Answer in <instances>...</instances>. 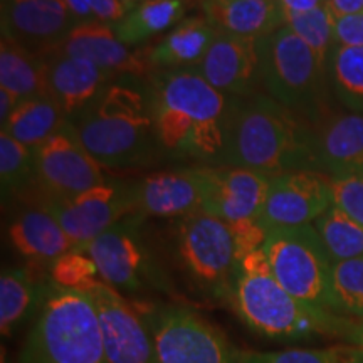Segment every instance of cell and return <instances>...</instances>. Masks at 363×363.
<instances>
[{
    "label": "cell",
    "instance_id": "4fadbf2b",
    "mask_svg": "<svg viewBox=\"0 0 363 363\" xmlns=\"http://www.w3.org/2000/svg\"><path fill=\"white\" fill-rule=\"evenodd\" d=\"M333 206L331 177L320 170H294L272 177L259 222L267 230L313 224Z\"/></svg>",
    "mask_w": 363,
    "mask_h": 363
},
{
    "label": "cell",
    "instance_id": "7402d4cb",
    "mask_svg": "<svg viewBox=\"0 0 363 363\" xmlns=\"http://www.w3.org/2000/svg\"><path fill=\"white\" fill-rule=\"evenodd\" d=\"M202 16L217 33L256 39L284 26L278 0H202Z\"/></svg>",
    "mask_w": 363,
    "mask_h": 363
},
{
    "label": "cell",
    "instance_id": "f35d334b",
    "mask_svg": "<svg viewBox=\"0 0 363 363\" xmlns=\"http://www.w3.org/2000/svg\"><path fill=\"white\" fill-rule=\"evenodd\" d=\"M89 2L94 19L108 26L116 24L118 21L123 19L126 11H128L121 0H89Z\"/></svg>",
    "mask_w": 363,
    "mask_h": 363
},
{
    "label": "cell",
    "instance_id": "cb8c5ba5",
    "mask_svg": "<svg viewBox=\"0 0 363 363\" xmlns=\"http://www.w3.org/2000/svg\"><path fill=\"white\" fill-rule=\"evenodd\" d=\"M216 35L217 30L203 16L187 17L150 48V65L153 72L197 67Z\"/></svg>",
    "mask_w": 363,
    "mask_h": 363
},
{
    "label": "cell",
    "instance_id": "60d3db41",
    "mask_svg": "<svg viewBox=\"0 0 363 363\" xmlns=\"http://www.w3.org/2000/svg\"><path fill=\"white\" fill-rule=\"evenodd\" d=\"M65 4L69 9L71 16L74 17V21L81 24V22H94V13L91 9L89 0H65Z\"/></svg>",
    "mask_w": 363,
    "mask_h": 363
},
{
    "label": "cell",
    "instance_id": "b9f144b4",
    "mask_svg": "<svg viewBox=\"0 0 363 363\" xmlns=\"http://www.w3.org/2000/svg\"><path fill=\"white\" fill-rule=\"evenodd\" d=\"M328 6L335 17L363 13V0H328Z\"/></svg>",
    "mask_w": 363,
    "mask_h": 363
},
{
    "label": "cell",
    "instance_id": "836d02e7",
    "mask_svg": "<svg viewBox=\"0 0 363 363\" xmlns=\"http://www.w3.org/2000/svg\"><path fill=\"white\" fill-rule=\"evenodd\" d=\"M49 276L54 284L66 289L88 293L94 284L99 283V272L94 261L88 254L72 249L51 262Z\"/></svg>",
    "mask_w": 363,
    "mask_h": 363
},
{
    "label": "cell",
    "instance_id": "9a60e30c",
    "mask_svg": "<svg viewBox=\"0 0 363 363\" xmlns=\"http://www.w3.org/2000/svg\"><path fill=\"white\" fill-rule=\"evenodd\" d=\"M76 24L65 0H2V38L34 56L59 51Z\"/></svg>",
    "mask_w": 363,
    "mask_h": 363
},
{
    "label": "cell",
    "instance_id": "e0dca14e",
    "mask_svg": "<svg viewBox=\"0 0 363 363\" xmlns=\"http://www.w3.org/2000/svg\"><path fill=\"white\" fill-rule=\"evenodd\" d=\"M272 177L240 167H207L202 212L227 224L259 219Z\"/></svg>",
    "mask_w": 363,
    "mask_h": 363
},
{
    "label": "cell",
    "instance_id": "ffe728a7",
    "mask_svg": "<svg viewBox=\"0 0 363 363\" xmlns=\"http://www.w3.org/2000/svg\"><path fill=\"white\" fill-rule=\"evenodd\" d=\"M48 62V94L61 108L67 120H74L101 91L111 83V76L88 59L52 52Z\"/></svg>",
    "mask_w": 363,
    "mask_h": 363
},
{
    "label": "cell",
    "instance_id": "3957f363",
    "mask_svg": "<svg viewBox=\"0 0 363 363\" xmlns=\"http://www.w3.org/2000/svg\"><path fill=\"white\" fill-rule=\"evenodd\" d=\"M242 323L254 333L274 342H301L320 335H345L350 318L316 311L291 296L272 274L264 249L239 261L227 299Z\"/></svg>",
    "mask_w": 363,
    "mask_h": 363
},
{
    "label": "cell",
    "instance_id": "44dd1931",
    "mask_svg": "<svg viewBox=\"0 0 363 363\" xmlns=\"http://www.w3.org/2000/svg\"><path fill=\"white\" fill-rule=\"evenodd\" d=\"M313 153L315 170L330 177L363 175V116H326L313 126Z\"/></svg>",
    "mask_w": 363,
    "mask_h": 363
},
{
    "label": "cell",
    "instance_id": "52a82bcc",
    "mask_svg": "<svg viewBox=\"0 0 363 363\" xmlns=\"http://www.w3.org/2000/svg\"><path fill=\"white\" fill-rule=\"evenodd\" d=\"M175 256L194 293L229 299L239 261L227 222L202 211L182 217L175 229Z\"/></svg>",
    "mask_w": 363,
    "mask_h": 363
},
{
    "label": "cell",
    "instance_id": "d590c367",
    "mask_svg": "<svg viewBox=\"0 0 363 363\" xmlns=\"http://www.w3.org/2000/svg\"><path fill=\"white\" fill-rule=\"evenodd\" d=\"M333 206L363 225V175L331 177Z\"/></svg>",
    "mask_w": 363,
    "mask_h": 363
},
{
    "label": "cell",
    "instance_id": "5b68a950",
    "mask_svg": "<svg viewBox=\"0 0 363 363\" xmlns=\"http://www.w3.org/2000/svg\"><path fill=\"white\" fill-rule=\"evenodd\" d=\"M19 363H108L89 293L61 288L51 281Z\"/></svg>",
    "mask_w": 363,
    "mask_h": 363
},
{
    "label": "cell",
    "instance_id": "d6986e66",
    "mask_svg": "<svg viewBox=\"0 0 363 363\" xmlns=\"http://www.w3.org/2000/svg\"><path fill=\"white\" fill-rule=\"evenodd\" d=\"M195 69L208 84L227 96H252L261 84L257 40L217 33L214 43Z\"/></svg>",
    "mask_w": 363,
    "mask_h": 363
},
{
    "label": "cell",
    "instance_id": "7dc6e473",
    "mask_svg": "<svg viewBox=\"0 0 363 363\" xmlns=\"http://www.w3.org/2000/svg\"><path fill=\"white\" fill-rule=\"evenodd\" d=\"M201 2H202V0H201Z\"/></svg>",
    "mask_w": 363,
    "mask_h": 363
},
{
    "label": "cell",
    "instance_id": "5bb4252c",
    "mask_svg": "<svg viewBox=\"0 0 363 363\" xmlns=\"http://www.w3.org/2000/svg\"><path fill=\"white\" fill-rule=\"evenodd\" d=\"M88 293L98 313L108 363H157L155 348L142 313L103 281Z\"/></svg>",
    "mask_w": 363,
    "mask_h": 363
},
{
    "label": "cell",
    "instance_id": "484cf974",
    "mask_svg": "<svg viewBox=\"0 0 363 363\" xmlns=\"http://www.w3.org/2000/svg\"><path fill=\"white\" fill-rule=\"evenodd\" d=\"M187 9L189 0H138L111 27L121 43L138 48L157 35L170 33L185 19Z\"/></svg>",
    "mask_w": 363,
    "mask_h": 363
},
{
    "label": "cell",
    "instance_id": "4dcf8cb0",
    "mask_svg": "<svg viewBox=\"0 0 363 363\" xmlns=\"http://www.w3.org/2000/svg\"><path fill=\"white\" fill-rule=\"evenodd\" d=\"M284 26L289 27L308 48L328 67L330 54L337 48L335 40V13L328 2L315 11L284 16Z\"/></svg>",
    "mask_w": 363,
    "mask_h": 363
},
{
    "label": "cell",
    "instance_id": "9c48e42d",
    "mask_svg": "<svg viewBox=\"0 0 363 363\" xmlns=\"http://www.w3.org/2000/svg\"><path fill=\"white\" fill-rule=\"evenodd\" d=\"M157 363H239L222 331L194 310L160 306L145 316Z\"/></svg>",
    "mask_w": 363,
    "mask_h": 363
},
{
    "label": "cell",
    "instance_id": "8992f818",
    "mask_svg": "<svg viewBox=\"0 0 363 363\" xmlns=\"http://www.w3.org/2000/svg\"><path fill=\"white\" fill-rule=\"evenodd\" d=\"M261 86L272 99L315 126L328 116V67L289 27L257 40Z\"/></svg>",
    "mask_w": 363,
    "mask_h": 363
},
{
    "label": "cell",
    "instance_id": "7bdbcfd3",
    "mask_svg": "<svg viewBox=\"0 0 363 363\" xmlns=\"http://www.w3.org/2000/svg\"><path fill=\"white\" fill-rule=\"evenodd\" d=\"M21 101L16 94H12L11 91L0 88V123L2 126L7 123L9 118L12 116V113L17 110Z\"/></svg>",
    "mask_w": 363,
    "mask_h": 363
},
{
    "label": "cell",
    "instance_id": "8d00e7d4",
    "mask_svg": "<svg viewBox=\"0 0 363 363\" xmlns=\"http://www.w3.org/2000/svg\"><path fill=\"white\" fill-rule=\"evenodd\" d=\"M229 225L234 235L238 261L242 259V257H246L247 254L264 247L269 230L261 224L259 219L235 222V224H229Z\"/></svg>",
    "mask_w": 363,
    "mask_h": 363
},
{
    "label": "cell",
    "instance_id": "1f68e13d",
    "mask_svg": "<svg viewBox=\"0 0 363 363\" xmlns=\"http://www.w3.org/2000/svg\"><path fill=\"white\" fill-rule=\"evenodd\" d=\"M331 291L335 315L363 321V257L333 262Z\"/></svg>",
    "mask_w": 363,
    "mask_h": 363
},
{
    "label": "cell",
    "instance_id": "603a6c76",
    "mask_svg": "<svg viewBox=\"0 0 363 363\" xmlns=\"http://www.w3.org/2000/svg\"><path fill=\"white\" fill-rule=\"evenodd\" d=\"M9 239L21 256L34 261L52 262L76 249L61 224L45 207H33L13 217Z\"/></svg>",
    "mask_w": 363,
    "mask_h": 363
},
{
    "label": "cell",
    "instance_id": "f1b7e54d",
    "mask_svg": "<svg viewBox=\"0 0 363 363\" xmlns=\"http://www.w3.org/2000/svg\"><path fill=\"white\" fill-rule=\"evenodd\" d=\"M328 79L338 101L363 116V48L337 45L328 59Z\"/></svg>",
    "mask_w": 363,
    "mask_h": 363
},
{
    "label": "cell",
    "instance_id": "ab89813d",
    "mask_svg": "<svg viewBox=\"0 0 363 363\" xmlns=\"http://www.w3.org/2000/svg\"><path fill=\"white\" fill-rule=\"evenodd\" d=\"M328 0H278L281 11L284 16H291V13H305L315 9L325 6Z\"/></svg>",
    "mask_w": 363,
    "mask_h": 363
},
{
    "label": "cell",
    "instance_id": "f6af8a7d",
    "mask_svg": "<svg viewBox=\"0 0 363 363\" xmlns=\"http://www.w3.org/2000/svg\"><path fill=\"white\" fill-rule=\"evenodd\" d=\"M342 363H363V348L353 347L343 350Z\"/></svg>",
    "mask_w": 363,
    "mask_h": 363
},
{
    "label": "cell",
    "instance_id": "7c38bea8",
    "mask_svg": "<svg viewBox=\"0 0 363 363\" xmlns=\"http://www.w3.org/2000/svg\"><path fill=\"white\" fill-rule=\"evenodd\" d=\"M43 207L56 217L76 249H81L133 212L131 184L104 182L74 197H49Z\"/></svg>",
    "mask_w": 363,
    "mask_h": 363
},
{
    "label": "cell",
    "instance_id": "ba28073f",
    "mask_svg": "<svg viewBox=\"0 0 363 363\" xmlns=\"http://www.w3.org/2000/svg\"><path fill=\"white\" fill-rule=\"evenodd\" d=\"M262 249L272 274L286 291L313 310L333 313V261L315 225L272 229Z\"/></svg>",
    "mask_w": 363,
    "mask_h": 363
},
{
    "label": "cell",
    "instance_id": "bcb514c9",
    "mask_svg": "<svg viewBox=\"0 0 363 363\" xmlns=\"http://www.w3.org/2000/svg\"><path fill=\"white\" fill-rule=\"evenodd\" d=\"M121 2H123V4H125V6H126V9H130L131 6H135V4H136V2H138V0H121Z\"/></svg>",
    "mask_w": 363,
    "mask_h": 363
},
{
    "label": "cell",
    "instance_id": "4316f807",
    "mask_svg": "<svg viewBox=\"0 0 363 363\" xmlns=\"http://www.w3.org/2000/svg\"><path fill=\"white\" fill-rule=\"evenodd\" d=\"M0 88L11 91L19 101L48 94V62L11 39L0 44Z\"/></svg>",
    "mask_w": 363,
    "mask_h": 363
},
{
    "label": "cell",
    "instance_id": "d6a6232c",
    "mask_svg": "<svg viewBox=\"0 0 363 363\" xmlns=\"http://www.w3.org/2000/svg\"><path fill=\"white\" fill-rule=\"evenodd\" d=\"M34 177V150L2 131L0 133V182H2L4 197L21 192Z\"/></svg>",
    "mask_w": 363,
    "mask_h": 363
},
{
    "label": "cell",
    "instance_id": "e575fe53",
    "mask_svg": "<svg viewBox=\"0 0 363 363\" xmlns=\"http://www.w3.org/2000/svg\"><path fill=\"white\" fill-rule=\"evenodd\" d=\"M342 350L337 348H289L279 352L238 350L239 363H342Z\"/></svg>",
    "mask_w": 363,
    "mask_h": 363
},
{
    "label": "cell",
    "instance_id": "6da1fadb",
    "mask_svg": "<svg viewBox=\"0 0 363 363\" xmlns=\"http://www.w3.org/2000/svg\"><path fill=\"white\" fill-rule=\"evenodd\" d=\"M147 91L163 150L222 165L233 96L208 84L195 67L155 71Z\"/></svg>",
    "mask_w": 363,
    "mask_h": 363
},
{
    "label": "cell",
    "instance_id": "83f0119b",
    "mask_svg": "<svg viewBox=\"0 0 363 363\" xmlns=\"http://www.w3.org/2000/svg\"><path fill=\"white\" fill-rule=\"evenodd\" d=\"M67 118L57 103L49 96H35L21 101L2 131L29 148H39L44 142L65 126Z\"/></svg>",
    "mask_w": 363,
    "mask_h": 363
},
{
    "label": "cell",
    "instance_id": "8fae6325",
    "mask_svg": "<svg viewBox=\"0 0 363 363\" xmlns=\"http://www.w3.org/2000/svg\"><path fill=\"white\" fill-rule=\"evenodd\" d=\"M34 155L35 179L48 199L74 197L104 184L103 165L86 150L69 120Z\"/></svg>",
    "mask_w": 363,
    "mask_h": 363
},
{
    "label": "cell",
    "instance_id": "ac0fdd59",
    "mask_svg": "<svg viewBox=\"0 0 363 363\" xmlns=\"http://www.w3.org/2000/svg\"><path fill=\"white\" fill-rule=\"evenodd\" d=\"M59 52L72 57H83L108 72L111 78L152 76L150 48L131 49L116 38L111 26L103 22H81L72 27Z\"/></svg>",
    "mask_w": 363,
    "mask_h": 363
},
{
    "label": "cell",
    "instance_id": "30bf717a",
    "mask_svg": "<svg viewBox=\"0 0 363 363\" xmlns=\"http://www.w3.org/2000/svg\"><path fill=\"white\" fill-rule=\"evenodd\" d=\"M142 220L135 214L126 216L79 249L94 261L103 283L118 293L138 294L163 286L142 239Z\"/></svg>",
    "mask_w": 363,
    "mask_h": 363
},
{
    "label": "cell",
    "instance_id": "74e56055",
    "mask_svg": "<svg viewBox=\"0 0 363 363\" xmlns=\"http://www.w3.org/2000/svg\"><path fill=\"white\" fill-rule=\"evenodd\" d=\"M335 40L343 48H363V13L335 17Z\"/></svg>",
    "mask_w": 363,
    "mask_h": 363
},
{
    "label": "cell",
    "instance_id": "2e32d148",
    "mask_svg": "<svg viewBox=\"0 0 363 363\" xmlns=\"http://www.w3.org/2000/svg\"><path fill=\"white\" fill-rule=\"evenodd\" d=\"M207 167L157 172L131 184L133 212L142 217H185L202 211Z\"/></svg>",
    "mask_w": 363,
    "mask_h": 363
},
{
    "label": "cell",
    "instance_id": "ee69618b",
    "mask_svg": "<svg viewBox=\"0 0 363 363\" xmlns=\"http://www.w3.org/2000/svg\"><path fill=\"white\" fill-rule=\"evenodd\" d=\"M345 338L350 342L353 347L363 348V321H358V323H353L352 328L348 330V333L345 335Z\"/></svg>",
    "mask_w": 363,
    "mask_h": 363
},
{
    "label": "cell",
    "instance_id": "d4e9b609",
    "mask_svg": "<svg viewBox=\"0 0 363 363\" xmlns=\"http://www.w3.org/2000/svg\"><path fill=\"white\" fill-rule=\"evenodd\" d=\"M48 283H39L26 267H6L0 276V330L12 337L38 315L48 294Z\"/></svg>",
    "mask_w": 363,
    "mask_h": 363
},
{
    "label": "cell",
    "instance_id": "7a4b0ae2",
    "mask_svg": "<svg viewBox=\"0 0 363 363\" xmlns=\"http://www.w3.org/2000/svg\"><path fill=\"white\" fill-rule=\"evenodd\" d=\"M222 165L269 177L315 170L313 126L269 94L233 98Z\"/></svg>",
    "mask_w": 363,
    "mask_h": 363
},
{
    "label": "cell",
    "instance_id": "277c9868",
    "mask_svg": "<svg viewBox=\"0 0 363 363\" xmlns=\"http://www.w3.org/2000/svg\"><path fill=\"white\" fill-rule=\"evenodd\" d=\"M71 123L103 167L138 165L158 145L147 88L125 81L108 84Z\"/></svg>",
    "mask_w": 363,
    "mask_h": 363
},
{
    "label": "cell",
    "instance_id": "f546056e",
    "mask_svg": "<svg viewBox=\"0 0 363 363\" xmlns=\"http://www.w3.org/2000/svg\"><path fill=\"white\" fill-rule=\"evenodd\" d=\"M313 225L333 262L363 257V225L338 207L331 206Z\"/></svg>",
    "mask_w": 363,
    "mask_h": 363
}]
</instances>
